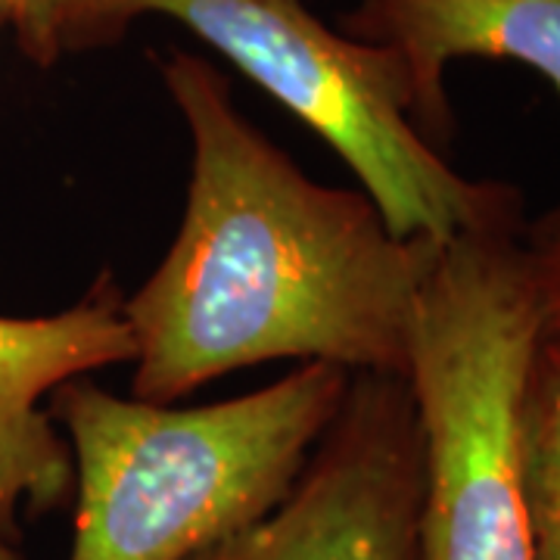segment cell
Returning <instances> with one entry per match:
<instances>
[{"instance_id": "obj_8", "label": "cell", "mask_w": 560, "mask_h": 560, "mask_svg": "<svg viewBox=\"0 0 560 560\" xmlns=\"http://www.w3.org/2000/svg\"><path fill=\"white\" fill-rule=\"evenodd\" d=\"M521 470L533 560H560V346L548 340L523 389Z\"/></svg>"}, {"instance_id": "obj_6", "label": "cell", "mask_w": 560, "mask_h": 560, "mask_svg": "<svg viewBox=\"0 0 560 560\" xmlns=\"http://www.w3.org/2000/svg\"><path fill=\"white\" fill-rule=\"evenodd\" d=\"M125 293L103 271L75 305L44 318L0 315V517L57 511L72 499L69 445L40 401L62 383L135 359Z\"/></svg>"}, {"instance_id": "obj_7", "label": "cell", "mask_w": 560, "mask_h": 560, "mask_svg": "<svg viewBox=\"0 0 560 560\" xmlns=\"http://www.w3.org/2000/svg\"><path fill=\"white\" fill-rule=\"evenodd\" d=\"M342 35L389 50L401 66L411 119L445 147L455 116L445 72L455 60H514L560 94V0H355Z\"/></svg>"}, {"instance_id": "obj_4", "label": "cell", "mask_w": 560, "mask_h": 560, "mask_svg": "<svg viewBox=\"0 0 560 560\" xmlns=\"http://www.w3.org/2000/svg\"><path fill=\"white\" fill-rule=\"evenodd\" d=\"M168 16L308 125L355 172L399 237L448 241L521 206L514 187L464 178L411 119L399 60L320 22L302 0H62L44 62Z\"/></svg>"}, {"instance_id": "obj_1", "label": "cell", "mask_w": 560, "mask_h": 560, "mask_svg": "<svg viewBox=\"0 0 560 560\" xmlns=\"http://www.w3.org/2000/svg\"><path fill=\"white\" fill-rule=\"evenodd\" d=\"M190 131L178 234L125 296L135 399L175 405L275 359L405 377L420 280L442 241L399 237L364 190L312 180L190 50L160 62Z\"/></svg>"}, {"instance_id": "obj_5", "label": "cell", "mask_w": 560, "mask_h": 560, "mask_svg": "<svg viewBox=\"0 0 560 560\" xmlns=\"http://www.w3.org/2000/svg\"><path fill=\"white\" fill-rule=\"evenodd\" d=\"M420 430L405 377L352 374L278 508L190 560H420Z\"/></svg>"}, {"instance_id": "obj_9", "label": "cell", "mask_w": 560, "mask_h": 560, "mask_svg": "<svg viewBox=\"0 0 560 560\" xmlns=\"http://www.w3.org/2000/svg\"><path fill=\"white\" fill-rule=\"evenodd\" d=\"M521 241L539 305L541 340L560 346V202L523 228Z\"/></svg>"}, {"instance_id": "obj_11", "label": "cell", "mask_w": 560, "mask_h": 560, "mask_svg": "<svg viewBox=\"0 0 560 560\" xmlns=\"http://www.w3.org/2000/svg\"><path fill=\"white\" fill-rule=\"evenodd\" d=\"M0 560H25L16 523L3 521V517H0Z\"/></svg>"}, {"instance_id": "obj_3", "label": "cell", "mask_w": 560, "mask_h": 560, "mask_svg": "<svg viewBox=\"0 0 560 560\" xmlns=\"http://www.w3.org/2000/svg\"><path fill=\"white\" fill-rule=\"evenodd\" d=\"M521 206L442 241L420 280L405 383L420 430V560H533L521 411L541 342Z\"/></svg>"}, {"instance_id": "obj_10", "label": "cell", "mask_w": 560, "mask_h": 560, "mask_svg": "<svg viewBox=\"0 0 560 560\" xmlns=\"http://www.w3.org/2000/svg\"><path fill=\"white\" fill-rule=\"evenodd\" d=\"M60 3L62 0H0V25L13 32L28 60H44V44Z\"/></svg>"}, {"instance_id": "obj_2", "label": "cell", "mask_w": 560, "mask_h": 560, "mask_svg": "<svg viewBox=\"0 0 560 560\" xmlns=\"http://www.w3.org/2000/svg\"><path fill=\"white\" fill-rule=\"evenodd\" d=\"M352 374L302 361L237 399L175 408L94 381L50 393L75 470L66 560H190L268 517L302 477Z\"/></svg>"}]
</instances>
